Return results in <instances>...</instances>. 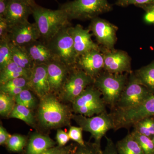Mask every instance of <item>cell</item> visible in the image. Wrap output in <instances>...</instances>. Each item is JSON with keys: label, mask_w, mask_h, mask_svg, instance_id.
Masks as SVG:
<instances>
[{"label": "cell", "mask_w": 154, "mask_h": 154, "mask_svg": "<svg viewBox=\"0 0 154 154\" xmlns=\"http://www.w3.org/2000/svg\"><path fill=\"white\" fill-rule=\"evenodd\" d=\"M9 2V0H0V18H5Z\"/></svg>", "instance_id": "cell-41"}, {"label": "cell", "mask_w": 154, "mask_h": 154, "mask_svg": "<svg viewBox=\"0 0 154 154\" xmlns=\"http://www.w3.org/2000/svg\"><path fill=\"white\" fill-rule=\"evenodd\" d=\"M135 131L150 138L154 136V119L147 117L141 119L135 123Z\"/></svg>", "instance_id": "cell-28"}, {"label": "cell", "mask_w": 154, "mask_h": 154, "mask_svg": "<svg viewBox=\"0 0 154 154\" xmlns=\"http://www.w3.org/2000/svg\"><path fill=\"white\" fill-rule=\"evenodd\" d=\"M34 65H46L55 60L54 56L45 42L38 40L24 46Z\"/></svg>", "instance_id": "cell-19"}, {"label": "cell", "mask_w": 154, "mask_h": 154, "mask_svg": "<svg viewBox=\"0 0 154 154\" xmlns=\"http://www.w3.org/2000/svg\"><path fill=\"white\" fill-rule=\"evenodd\" d=\"M70 31L78 58L91 51L100 49L99 45L92 40L93 34L90 33L89 29H84L82 25H78L74 27L71 26Z\"/></svg>", "instance_id": "cell-16"}, {"label": "cell", "mask_w": 154, "mask_h": 154, "mask_svg": "<svg viewBox=\"0 0 154 154\" xmlns=\"http://www.w3.org/2000/svg\"><path fill=\"white\" fill-rule=\"evenodd\" d=\"M15 99L16 104L23 105L29 109H33L36 106V99L30 91V89L23 90L15 96Z\"/></svg>", "instance_id": "cell-29"}, {"label": "cell", "mask_w": 154, "mask_h": 154, "mask_svg": "<svg viewBox=\"0 0 154 154\" xmlns=\"http://www.w3.org/2000/svg\"><path fill=\"white\" fill-rule=\"evenodd\" d=\"M25 143L26 139L25 137L21 135L16 134L11 135L6 145L11 151L19 152L23 149Z\"/></svg>", "instance_id": "cell-31"}, {"label": "cell", "mask_w": 154, "mask_h": 154, "mask_svg": "<svg viewBox=\"0 0 154 154\" xmlns=\"http://www.w3.org/2000/svg\"><path fill=\"white\" fill-rule=\"evenodd\" d=\"M153 116H154V93L136 107L126 110L118 109L113 117L115 124L122 126L135 124L141 119Z\"/></svg>", "instance_id": "cell-10"}, {"label": "cell", "mask_w": 154, "mask_h": 154, "mask_svg": "<svg viewBox=\"0 0 154 154\" xmlns=\"http://www.w3.org/2000/svg\"><path fill=\"white\" fill-rule=\"evenodd\" d=\"M40 35V40L47 43L61 30L70 26L65 12L59 8H46L35 3L32 14Z\"/></svg>", "instance_id": "cell-1"}, {"label": "cell", "mask_w": 154, "mask_h": 154, "mask_svg": "<svg viewBox=\"0 0 154 154\" xmlns=\"http://www.w3.org/2000/svg\"><path fill=\"white\" fill-rule=\"evenodd\" d=\"M38 115L40 123L46 128L57 127L66 124L70 116L66 107L51 93L40 99Z\"/></svg>", "instance_id": "cell-3"}, {"label": "cell", "mask_w": 154, "mask_h": 154, "mask_svg": "<svg viewBox=\"0 0 154 154\" xmlns=\"http://www.w3.org/2000/svg\"><path fill=\"white\" fill-rule=\"evenodd\" d=\"M146 11L143 20L146 24L154 25V3L152 5L141 7Z\"/></svg>", "instance_id": "cell-36"}, {"label": "cell", "mask_w": 154, "mask_h": 154, "mask_svg": "<svg viewBox=\"0 0 154 154\" xmlns=\"http://www.w3.org/2000/svg\"><path fill=\"white\" fill-rule=\"evenodd\" d=\"M15 96L6 93H0V114L3 116L10 115L16 105Z\"/></svg>", "instance_id": "cell-27"}, {"label": "cell", "mask_w": 154, "mask_h": 154, "mask_svg": "<svg viewBox=\"0 0 154 154\" xmlns=\"http://www.w3.org/2000/svg\"><path fill=\"white\" fill-rule=\"evenodd\" d=\"M21 1H29V0H21ZM56 1H57V0H55Z\"/></svg>", "instance_id": "cell-46"}, {"label": "cell", "mask_w": 154, "mask_h": 154, "mask_svg": "<svg viewBox=\"0 0 154 154\" xmlns=\"http://www.w3.org/2000/svg\"><path fill=\"white\" fill-rule=\"evenodd\" d=\"M35 3L34 0H9L5 17L9 26L28 21V17L32 15Z\"/></svg>", "instance_id": "cell-14"}, {"label": "cell", "mask_w": 154, "mask_h": 154, "mask_svg": "<svg viewBox=\"0 0 154 154\" xmlns=\"http://www.w3.org/2000/svg\"><path fill=\"white\" fill-rule=\"evenodd\" d=\"M32 71L22 68L11 61L0 72V84H4L10 80L19 78L25 77L30 79Z\"/></svg>", "instance_id": "cell-21"}, {"label": "cell", "mask_w": 154, "mask_h": 154, "mask_svg": "<svg viewBox=\"0 0 154 154\" xmlns=\"http://www.w3.org/2000/svg\"><path fill=\"white\" fill-rule=\"evenodd\" d=\"M104 69L106 72L113 74H122L131 70V58L125 51L106 49L103 53Z\"/></svg>", "instance_id": "cell-13"}, {"label": "cell", "mask_w": 154, "mask_h": 154, "mask_svg": "<svg viewBox=\"0 0 154 154\" xmlns=\"http://www.w3.org/2000/svg\"><path fill=\"white\" fill-rule=\"evenodd\" d=\"M144 154H154V143L152 139L148 137L134 131L132 133Z\"/></svg>", "instance_id": "cell-30"}, {"label": "cell", "mask_w": 154, "mask_h": 154, "mask_svg": "<svg viewBox=\"0 0 154 154\" xmlns=\"http://www.w3.org/2000/svg\"><path fill=\"white\" fill-rule=\"evenodd\" d=\"M102 154H118L115 146L112 141L110 139L107 138V144Z\"/></svg>", "instance_id": "cell-39"}, {"label": "cell", "mask_w": 154, "mask_h": 154, "mask_svg": "<svg viewBox=\"0 0 154 154\" xmlns=\"http://www.w3.org/2000/svg\"><path fill=\"white\" fill-rule=\"evenodd\" d=\"M135 75L141 83L154 93V62L137 71Z\"/></svg>", "instance_id": "cell-24"}, {"label": "cell", "mask_w": 154, "mask_h": 154, "mask_svg": "<svg viewBox=\"0 0 154 154\" xmlns=\"http://www.w3.org/2000/svg\"><path fill=\"white\" fill-rule=\"evenodd\" d=\"M55 142L47 136L35 133L30 137L27 154H41L54 147Z\"/></svg>", "instance_id": "cell-20"}, {"label": "cell", "mask_w": 154, "mask_h": 154, "mask_svg": "<svg viewBox=\"0 0 154 154\" xmlns=\"http://www.w3.org/2000/svg\"><path fill=\"white\" fill-rule=\"evenodd\" d=\"M59 154H72V152L70 149L64 148L61 147Z\"/></svg>", "instance_id": "cell-44"}, {"label": "cell", "mask_w": 154, "mask_h": 154, "mask_svg": "<svg viewBox=\"0 0 154 154\" xmlns=\"http://www.w3.org/2000/svg\"><path fill=\"white\" fill-rule=\"evenodd\" d=\"M26 89L28 88H10V89H6L4 91H1V92L6 93L11 96H15L20 94L23 90Z\"/></svg>", "instance_id": "cell-42"}, {"label": "cell", "mask_w": 154, "mask_h": 154, "mask_svg": "<svg viewBox=\"0 0 154 154\" xmlns=\"http://www.w3.org/2000/svg\"><path fill=\"white\" fill-rule=\"evenodd\" d=\"M10 43L12 60L22 68L32 71L35 65L25 48Z\"/></svg>", "instance_id": "cell-22"}, {"label": "cell", "mask_w": 154, "mask_h": 154, "mask_svg": "<svg viewBox=\"0 0 154 154\" xmlns=\"http://www.w3.org/2000/svg\"><path fill=\"white\" fill-rule=\"evenodd\" d=\"M126 75L106 72L100 74L94 80V85L102 93L105 103L110 105L117 104L125 88Z\"/></svg>", "instance_id": "cell-5"}, {"label": "cell", "mask_w": 154, "mask_h": 154, "mask_svg": "<svg viewBox=\"0 0 154 154\" xmlns=\"http://www.w3.org/2000/svg\"><path fill=\"white\" fill-rule=\"evenodd\" d=\"M101 49L94 50L80 56L76 66L95 79L104 68V58Z\"/></svg>", "instance_id": "cell-15"}, {"label": "cell", "mask_w": 154, "mask_h": 154, "mask_svg": "<svg viewBox=\"0 0 154 154\" xmlns=\"http://www.w3.org/2000/svg\"><path fill=\"white\" fill-rule=\"evenodd\" d=\"M56 139L59 146L63 147L68 142L70 138L68 133L63 130L58 129L57 132Z\"/></svg>", "instance_id": "cell-37"}, {"label": "cell", "mask_w": 154, "mask_h": 154, "mask_svg": "<svg viewBox=\"0 0 154 154\" xmlns=\"http://www.w3.org/2000/svg\"><path fill=\"white\" fill-rule=\"evenodd\" d=\"M8 37L11 43L24 47L39 40L40 35L35 22L28 21L10 26Z\"/></svg>", "instance_id": "cell-12"}, {"label": "cell", "mask_w": 154, "mask_h": 154, "mask_svg": "<svg viewBox=\"0 0 154 154\" xmlns=\"http://www.w3.org/2000/svg\"><path fill=\"white\" fill-rule=\"evenodd\" d=\"M100 146L97 144L85 143L83 146H78L72 154H102Z\"/></svg>", "instance_id": "cell-33"}, {"label": "cell", "mask_w": 154, "mask_h": 154, "mask_svg": "<svg viewBox=\"0 0 154 154\" xmlns=\"http://www.w3.org/2000/svg\"><path fill=\"white\" fill-rule=\"evenodd\" d=\"M12 61L11 43L8 37L0 39V71Z\"/></svg>", "instance_id": "cell-26"}, {"label": "cell", "mask_w": 154, "mask_h": 154, "mask_svg": "<svg viewBox=\"0 0 154 154\" xmlns=\"http://www.w3.org/2000/svg\"><path fill=\"white\" fill-rule=\"evenodd\" d=\"M59 9L65 12L70 21L91 20L111 11L112 7L107 0H73L62 4Z\"/></svg>", "instance_id": "cell-2"}, {"label": "cell", "mask_w": 154, "mask_h": 154, "mask_svg": "<svg viewBox=\"0 0 154 154\" xmlns=\"http://www.w3.org/2000/svg\"><path fill=\"white\" fill-rule=\"evenodd\" d=\"M76 67L71 69L60 91L63 100L72 103L95 80Z\"/></svg>", "instance_id": "cell-9"}, {"label": "cell", "mask_w": 154, "mask_h": 154, "mask_svg": "<svg viewBox=\"0 0 154 154\" xmlns=\"http://www.w3.org/2000/svg\"><path fill=\"white\" fill-rule=\"evenodd\" d=\"M83 131L82 128L81 127H71L68 132L69 138L76 142L79 145H84L85 143L83 139Z\"/></svg>", "instance_id": "cell-35"}, {"label": "cell", "mask_w": 154, "mask_h": 154, "mask_svg": "<svg viewBox=\"0 0 154 154\" xmlns=\"http://www.w3.org/2000/svg\"><path fill=\"white\" fill-rule=\"evenodd\" d=\"M9 117L20 119L30 125L34 124V116L30 109L23 105L16 104Z\"/></svg>", "instance_id": "cell-25"}, {"label": "cell", "mask_w": 154, "mask_h": 154, "mask_svg": "<svg viewBox=\"0 0 154 154\" xmlns=\"http://www.w3.org/2000/svg\"><path fill=\"white\" fill-rule=\"evenodd\" d=\"M11 135L9 134L5 128L1 125L0 126V144L1 145L7 143L8 140L11 137Z\"/></svg>", "instance_id": "cell-40"}, {"label": "cell", "mask_w": 154, "mask_h": 154, "mask_svg": "<svg viewBox=\"0 0 154 154\" xmlns=\"http://www.w3.org/2000/svg\"><path fill=\"white\" fill-rule=\"evenodd\" d=\"M48 76L51 92L60 91L72 68L54 60L47 65Z\"/></svg>", "instance_id": "cell-18"}, {"label": "cell", "mask_w": 154, "mask_h": 154, "mask_svg": "<svg viewBox=\"0 0 154 154\" xmlns=\"http://www.w3.org/2000/svg\"><path fill=\"white\" fill-rule=\"evenodd\" d=\"M116 148L118 154H144L132 134L119 141Z\"/></svg>", "instance_id": "cell-23"}, {"label": "cell", "mask_w": 154, "mask_h": 154, "mask_svg": "<svg viewBox=\"0 0 154 154\" xmlns=\"http://www.w3.org/2000/svg\"><path fill=\"white\" fill-rule=\"evenodd\" d=\"M29 81V79L25 77L15 78L1 85L0 91H2L12 88H26L29 89L28 87Z\"/></svg>", "instance_id": "cell-32"}, {"label": "cell", "mask_w": 154, "mask_h": 154, "mask_svg": "<svg viewBox=\"0 0 154 154\" xmlns=\"http://www.w3.org/2000/svg\"><path fill=\"white\" fill-rule=\"evenodd\" d=\"M89 29L99 44L106 49L112 50L116 43L118 28L107 20L97 17L91 20Z\"/></svg>", "instance_id": "cell-11"}, {"label": "cell", "mask_w": 154, "mask_h": 154, "mask_svg": "<svg viewBox=\"0 0 154 154\" xmlns=\"http://www.w3.org/2000/svg\"><path fill=\"white\" fill-rule=\"evenodd\" d=\"M152 140L153 142L154 143V136L153 137L152 139Z\"/></svg>", "instance_id": "cell-45"}, {"label": "cell", "mask_w": 154, "mask_h": 154, "mask_svg": "<svg viewBox=\"0 0 154 154\" xmlns=\"http://www.w3.org/2000/svg\"><path fill=\"white\" fill-rule=\"evenodd\" d=\"M74 120L82 128L83 131L90 132L95 140V143L100 146V141L106 133L116 126L113 116L106 111L96 116L88 117L78 114L72 116Z\"/></svg>", "instance_id": "cell-7"}, {"label": "cell", "mask_w": 154, "mask_h": 154, "mask_svg": "<svg viewBox=\"0 0 154 154\" xmlns=\"http://www.w3.org/2000/svg\"><path fill=\"white\" fill-rule=\"evenodd\" d=\"M154 0H117L115 5L119 7H125L131 5L141 7L154 4Z\"/></svg>", "instance_id": "cell-34"}, {"label": "cell", "mask_w": 154, "mask_h": 154, "mask_svg": "<svg viewBox=\"0 0 154 154\" xmlns=\"http://www.w3.org/2000/svg\"><path fill=\"white\" fill-rule=\"evenodd\" d=\"M101 96L102 93L95 86H88L72 102L73 111L88 117L105 112V103Z\"/></svg>", "instance_id": "cell-6"}, {"label": "cell", "mask_w": 154, "mask_h": 154, "mask_svg": "<svg viewBox=\"0 0 154 154\" xmlns=\"http://www.w3.org/2000/svg\"><path fill=\"white\" fill-rule=\"evenodd\" d=\"M152 94L135 75L131 74L116 105L119 110L130 109L142 103Z\"/></svg>", "instance_id": "cell-8"}, {"label": "cell", "mask_w": 154, "mask_h": 154, "mask_svg": "<svg viewBox=\"0 0 154 154\" xmlns=\"http://www.w3.org/2000/svg\"><path fill=\"white\" fill-rule=\"evenodd\" d=\"M61 147H56L49 149L41 154H59Z\"/></svg>", "instance_id": "cell-43"}, {"label": "cell", "mask_w": 154, "mask_h": 154, "mask_svg": "<svg viewBox=\"0 0 154 154\" xmlns=\"http://www.w3.org/2000/svg\"><path fill=\"white\" fill-rule=\"evenodd\" d=\"M28 87L40 99L51 93L48 76L47 66H35L32 69Z\"/></svg>", "instance_id": "cell-17"}, {"label": "cell", "mask_w": 154, "mask_h": 154, "mask_svg": "<svg viewBox=\"0 0 154 154\" xmlns=\"http://www.w3.org/2000/svg\"><path fill=\"white\" fill-rule=\"evenodd\" d=\"M70 26L60 30L46 43L54 56L58 61L69 67L76 66L78 57L75 51L74 42L70 31Z\"/></svg>", "instance_id": "cell-4"}, {"label": "cell", "mask_w": 154, "mask_h": 154, "mask_svg": "<svg viewBox=\"0 0 154 154\" xmlns=\"http://www.w3.org/2000/svg\"><path fill=\"white\" fill-rule=\"evenodd\" d=\"M10 26L5 18H0V39L7 38Z\"/></svg>", "instance_id": "cell-38"}]
</instances>
